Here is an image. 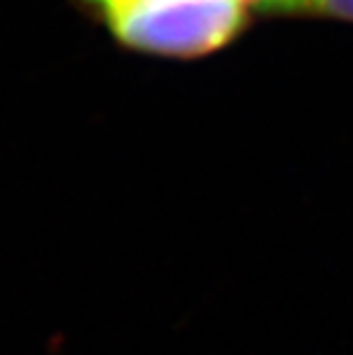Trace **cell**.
Masks as SVG:
<instances>
[{
    "label": "cell",
    "instance_id": "obj_3",
    "mask_svg": "<svg viewBox=\"0 0 353 355\" xmlns=\"http://www.w3.org/2000/svg\"><path fill=\"white\" fill-rule=\"evenodd\" d=\"M248 3H250V5H252V10L257 12V5L261 3V0H248Z\"/></svg>",
    "mask_w": 353,
    "mask_h": 355
},
{
    "label": "cell",
    "instance_id": "obj_1",
    "mask_svg": "<svg viewBox=\"0 0 353 355\" xmlns=\"http://www.w3.org/2000/svg\"><path fill=\"white\" fill-rule=\"evenodd\" d=\"M126 49L161 58H202L250 26L248 0H83Z\"/></svg>",
    "mask_w": 353,
    "mask_h": 355
},
{
    "label": "cell",
    "instance_id": "obj_2",
    "mask_svg": "<svg viewBox=\"0 0 353 355\" xmlns=\"http://www.w3.org/2000/svg\"><path fill=\"white\" fill-rule=\"evenodd\" d=\"M287 17H324L353 24V0H294Z\"/></svg>",
    "mask_w": 353,
    "mask_h": 355
}]
</instances>
